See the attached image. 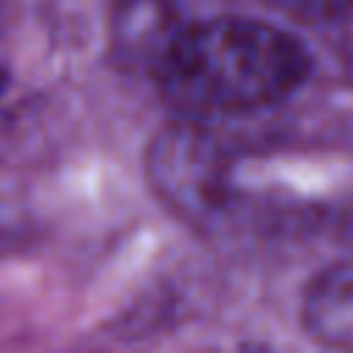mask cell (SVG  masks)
<instances>
[{
  "label": "cell",
  "instance_id": "1",
  "mask_svg": "<svg viewBox=\"0 0 353 353\" xmlns=\"http://www.w3.org/2000/svg\"><path fill=\"white\" fill-rule=\"evenodd\" d=\"M309 72L312 55L292 30L237 14L174 28L152 63L160 97L196 121L279 105Z\"/></svg>",
  "mask_w": 353,
  "mask_h": 353
},
{
  "label": "cell",
  "instance_id": "2",
  "mask_svg": "<svg viewBox=\"0 0 353 353\" xmlns=\"http://www.w3.org/2000/svg\"><path fill=\"white\" fill-rule=\"evenodd\" d=\"M149 174L160 196L190 218L210 215L223 204V152L196 119L163 130L149 152Z\"/></svg>",
  "mask_w": 353,
  "mask_h": 353
},
{
  "label": "cell",
  "instance_id": "5",
  "mask_svg": "<svg viewBox=\"0 0 353 353\" xmlns=\"http://www.w3.org/2000/svg\"><path fill=\"white\" fill-rule=\"evenodd\" d=\"M6 85H8V72H6V69H3V63H0V97H3Z\"/></svg>",
  "mask_w": 353,
  "mask_h": 353
},
{
  "label": "cell",
  "instance_id": "3",
  "mask_svg": "<svg viewBox=\"0 0 353 353\" xmlns=\"http://www.w3.org/2000/svg\"><path fill=\"white\" fill-rule=\"evenodd\" d=\"M301 323L323 345L353 347V259L334 262L314 276L301 301Z\"/></svg>",
  "mask_w": 353,
  "mask_h": 353
},
{
  "label": "cell",
  "instance_id": "4",
  "mask_svg": "<svg viewBox=\"0 0 353 353\" xmlns=\"http://www.w3.org/2000/svg\"><path fill=\"white\" fill-rule=\"evenodd\" d=\"M281 14L301 22H336L353 14V0H270Z\"/></svg>",
  "mask_w": 353,
  "mask_h": 353
}]
</instances>
